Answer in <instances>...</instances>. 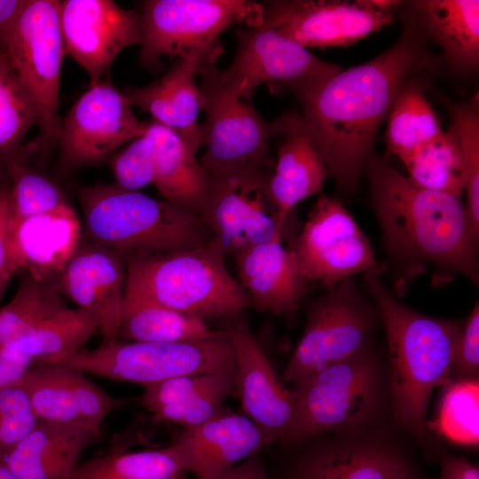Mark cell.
<instances>
[{"instance_id":"cell-1","label":"cell","mask_w":479,"mask_h":479,"mask_svg":"<svg viewBox=\"0 0 479 479\" xmlns=\"http://www.w3.org/2000/svg\"><path fill=\"white\" fill-rule=\"evenodd\" d=\"M412 5L396 43L374 59L294 89L302 117L338 189L351 194L374 153L379 128L402 89L429 74L437 60Z\"/></svg>"},{"instance_id":"cell-2","label":"cell","mask_w":479,"mask_h":479,"mask_svg":"<svg viewBox=\"0 0 479 479\" xmlns=\"http://www.w3.org/2000/svg\"><path fill=\"white\" fill-rule=\"evenodd\" d=\"M385 248L404 277L434 269L478 286V238L459 197L423 187L373 153L365 164Z\"/></svg>"},{"instance_id":"cell-3","label":"cell","mask_w":479,"mask_h":479,"mask_svg":"<svg viewBox=\"0 0 479 479\" xmlns=\"http://www.w3.org/2000/svg\"><path fill=\"white\" fill-rule=\"evenodd\" d=\"M364 283L386 331L395 416L404 427L423 436L431 393L452 372L463 325L412 310L390 293L378 274L365 273Z\"/></svg>"},{"instance_id":"cell-4","label":"cell","mask_w":479,"mask_h":479,"mask_svg":"<svg viewBox=\"0 0 479 479\" xmlns=\"http://www.w3.org/2000/svg\"><path fill=\"white\" fill-rule=\"evenodd\" d=\"M212 239L187 250L125 255L122 319L133 309L157 305L201 318H228L250 307Z\"/></svg>"},{"instance_id":"cell-5","label":"cell","mask_w":479,"mask_h":479,"mask_svg":"<svg viewBox=\"0 0 479 479\" xmlns=\"http://www.w3.org/2000/svg\"><path fill=\"white\" fill-rule=\"evenodd\" d=\"M79 198L87 240L123 256L192 249L213 239L199 214L139 191L96 185Z\"/></svg>"},{"instance_id":"cell-6","label":"cell","mask_w":479,"mask_h":479,"mask_svg":"<svg viewBox=\"0 0 479 479\" xmlns=\"http://www.w3.org/2000/svg\"><path fill=\"white\" fill-rule=\"evenodd\" d=\"M85 374L145 387L184 375L235 373L233 345L224 330L202 339L174 343L104 339L60 364Z\"/></svg>"},{"instance_id":"cell-7","label":"cell","mask_w":479,"mask_h":479,"mask_svg":"<svg viewBox=\"0 0 479 479\" xmlns=\"http://www.w3.org/2000/svg\"><path fill=\"white\" fill-rule=\"evenodd\" d=\"M140 61L156 67L163 56L213 65L222 53L220 35L235 23H263V4L245 0H150L140 13Z\"/></svg>"},{"instance_id":"cell-8","label":"cell","mask_w":479,"mask_h":479,"mask_svg":"<svg viewBox=\"0 0 479 479\" xmlns=\"http://www.w3.org/2000/svg\"><path fill=\"white\" fill-rule=\"evenodd\" d=\"M59 4L55 0H27L4 47L35 109L39 135L30 147L43 153L58 144L62 123L58 106L66 52Z\"/></svg>"},{"instance_id":"cell-9","label":"cell","mask_w":479,"mask_h":479,"mask_svg":"<svg viewBox=\"0 0 479 479\" xmlns=\"http://www.w3.org/2000/svg\"><path fill=\"white\" fill-rule=\"evenodd\" d=\"M295 422L287 444L366 421L379 397L376 363L366 349L294 381Z\"/></svg>"},{"instance_id":"cell-10","label":"cell","mask_w":479,"mask_h":479,"mask_svg":"<svg viewBox=\"0 0 479 479\" xmlns=\"http://www.w3.org/2000/svg\"><path fill=\"white\" fill-rule=\"evenodd\" d=\"M267 168L237 169L208 174V188L199 213L224 255L272 239L283 232L271 199Z\"/></svg>"},{"instance_id":"cell-11","label":"cell","mask_w":479,"mask_h":479,"mask_svg":"<svg viewBox=\"0 0 479 479\" xmlns=\"http://www.w3.org/2000/svg\"><path fill=\"white\" fill-rule=\"evenodd\" d=\"M238 50L225 71L209 67L214 78L250 103L259 85L290 90L328 78L342 70L324 61L274 28L262 24L240 28Z\"/></svg>"},{"instance_id":"cell-12","label":"cell","mask_w":479,"mask_h":479,"mask_svg":"<svg viewBox=\"0 0 479 479\" xmlns=\"http://www.w3.org/2000/svg\"><path fill=\"white\" fill-rule=\"evenodd\" d=\"M288 247L306 283L327 289L357 273L380 275L384 269L349 213L337 199L326 195L318 198Z\"/></svg>"},{"instance_id":"cell-13","label":"cell","mask_w":479,"mask_h":479,"mask_svg":"<svg viewBox=\"0 0 479 479\" xmlns=\"http://www.w3.org/2000/svg\"><path fill=\"white\" fill-rule=\"evenodd\" d=\"M199 87L206 120L201 126L205 153L199 160L208 174L246 168L271 169V135L258 112L219 83L209 66L200 71Z\"/></svg>"},{"instance_id":"cell-14","label":"cell","mask_w":479,"mask_h":479,"mask_svg":"<svg viewBox=\"0 0 479 479\" xmlns=\"http://www.w3.org/2000/svg\"><path fill=\"white\" fill-rule=\"evenodd\" d=\"M372 326L371 312L350 279L329 288L311 303L282 380L294 382L366 349Z\"/></svg>"},{"instance_id":"cell-15","label":"cell","mask_w":479,"mask_h":479,"mask_svg":"<svg viewBox=\"0 0 479 479\" xmlns=\"http://www.w3.org/2000/svg\"><path fill=\"white\" fill-rule=\"evenodd\" d=\"M146 129L123 92L108 78L101 80L90 85L61 123L58 144L62 166L75 169L97 164Z\"/></svg>"},{"instance_id":"cell-16","label":"cell","mask_w":479,"mask_h":479,"mask_svg":"<svg viewBox=\"0 0 479 479\" xmlns=\"http://www.w3.org/2000/svg\"><path fill=\"white\" fill-rule=\"evenodd\" d=\"M393 20L391 12L376 10L368 0L273 1L263 4V24L306 49L349 46Z\"/></svg>"},{"instance_id":"cell-17","label":"cell","mask_w":479,"mask_h":479,"mask_svg":"<svg viewBox=\"0 0 479 479\" xmlns=\"http://www.w3.org/2000/svg\"><path fill=\"white\" fill-rule=\"evenodd\" d=\"M59 14L65 52L89 75L90 83L102 80L118 54L140 43V14L112 0L59 1Z\"/></svg>"},{"instance_id":"cell-18","label":"cell","mask_w":479,"mask_h":479,"mask_svg":"<svg viewBox=\"0 0 479 479\" xmlns=\"http://www.w3.org/2000/svg\"><path fill=\"white\" fill-rule=\"evenodd\" d=\"M15 386L24 390L38 420L87 428L101 436L106 416L131 401L62 365L35 366Z\"/></svg>"},{"instance_id":"cell-19","label":"cell","mask_w":479,"mask_h":479,"mask_svg":"<svg viewBox=\"0 0 479 479\" xmlns=\"http://www.w3.org/2000/svg\"><path fill=\"white\" fill-rule=\"evenodd\" d=\"M225 318L224 329L233 345L237 392L242 409L274 443L287 444L295 422L293 394L279 380L240 314Z\"/></svg>"},{"instance_id":"cell-20","label":"cell","mask_w":479,"mask_h":479,"mask_svg":"<svg viewBox=\"0 0 479 479\" xmlns=\"http://www.w3.org/2000/svg\"><path fill=\"white\" fill-rule=\"evenodd\" d=\"M74 208L11 223L5 257L0 270V302L16 275L28 274L55 282L82 239Z\"/></svg>"},{"instance_id":"cell-21","label":"cell","mask_w":479,"mask_h":479,"mask_svg":"<svg viewBox=\"0 0 479 479\" xmlns=\"http://www.w3.org/2000/svg\"><path fill=\"white\" fill-rule=\"evenodd\" d=\"M125 279L121 253L81 240L54 283L62 295L95 317L104 339H112L122 322Z\"/></svg>"},{"instance_id":"cell-22","label":"cell","mask_w":479,"mask_h":479,"mask_svg":"<svg viewBox=\"0 0 479 479\" xmlns=\"http://www.w3.org/2000/svg\"><path fill=\"white\" fill-rule=\"evenodd\" d=\"M272 443L249 418L222 409L207 421L185 429L167 448L184 472L213 479Z\"/></svg>"},{"instance_id":"cell-23","label":"cell","mask_w":479,"mask_h":479,"mask_svg":"<svg viewBox=\"0 0 479 479\" xmlns=\"http://www.w3.org/2000/svg\"><path fill=\"white\" fill-rule=\"evenodd\" d=\"M270 128L277 162L268 189L279 217L286 221L300 201L321 193L329 173L301 114L287 112Z\"/></svg>"},{"instance_id":"cell-24","label":"cell","mask_w":479,"mask_h":479,"mask_svg":"<svg viewBox=\"0 0 479 479\" xmlns=\"http://www.w3.org/2000/svg\"><path fill=\"white\" fill-rule=\"evenodd\" d=\"M285 479H416L410 460L396 448L371 440H344L302 452Z\"/></svg>"},{"instance_id":"cell-25","label":"cell","mask_w":479,"mask_h":479,"mask_svg":"<svg viewBox=\"0 0 479 479\" xmlns=\"http://www.w3.org/2000/svg\"><path fill=\"white\" fill-rule=\"evenodd\" d=\"M283 232L235 255L240 281L250 303L276 315L296 310L308 284L292 250L283 245Z\"/></svg>"},{"instance_id":"cell-26","label":"cell","mask_w":479,"mask_h":479,"mask_svg":"<svg viewBox=\"0 0 479 479\" xmlns=\"http://www.w3.org/2000/svg\"><path fill=\"white\" fill-rule=\"evenodd\" d=\"M102 438L87 428L38 420L0 460L20 479H67L82 453Z\"/></svg>"},{"instance_id":"cell-27","label":"cell","mask_w":479,"mask_h":479,"mask_svg":"<svg viewBox=\"0 0 479 479\" xmlns=\"http://www.w3.org/2000/svg\"><path fill=\"white\" fill-rule=\"evenodd\" d=\"M203 67L197 59H178L159 80L122 91L132 106L150 113L153 120L178 134L196 153L202 145L198 123L202 100L195 78Z\"/></svg>"},{"instance_id":"cell-28","label":"cell","mask_w":479,"mask_h":479,"mask_svg":"<svg viewBox=\"0 0 479 479\" xmlns=\"http://www.w3.org/2000/svg\"><path fill=\"white\" fill-rule=\"evenodd\" d=\"M154 145L155 178L164 200L197 214L204 203L208 177L196 158V152L175 131L155 120L145 131Z\"/></svg>"},{"instance_id":"cell-29","label":"cell","mask_w":479,"mask_h":479,"mask_svg":"<svg viewBox=\"0 0 479 479\" xmlns=\"http://www.w3.org/2000/svg\"><path fill=\"white\" fill-rule=\"evenodd\" d=\"M428 38L443 49L445 60L459 72L479 64V1L420 0L412 3Z\"/></svg>"},{"instance_id":"cell-30","label":"cell","mask_w":479,"mask_h":479,"mask_svg":"<svg viewBox=\"0 0 479 479\" xmlns=\"http://www.w3.org/2000/svg\"><path fill=\"white\" fill-rule=\"evenodd\" d=\"M428 82L425 75L410 81L397 95L387 118L388 151L404 164L443 130L425 96Z\"/></svg>"},{"instance_id":"cell-31","label":"cell","mask_w":479,"mask_h":479,"mask_svg":"<svg viewBox=\"0 0 479 479\" xmlns=\"http://www.w3.org/2000/svg\"><path fill=\"white\" fill-rule=\"evenodd\" d=\"M98 329V322L90 313L67 308L5 347L28 355L35 366L60 365L83 349Z\"/></svg>"},{"instance_id":"cell-32","label":"cell","mask_w":479,"mask_h":479,"mask_svg":"<svg viewBox=\"0 0 479 479\" xmlns=\"http://www.w3.org/2000/svg\"><path fill=\"white\" fill-rule=\"evenodd\" d=\"M67 308L54 282L21 274L13 297L0 307V348L12 344Z\"/></svg>"},{"instance_id":"cell-33","label":"cell","mask_w":479,"mask_h":479,"mask_svg":"<svg viewBox=\"0 0 479 479\" xmlns=\"http://www.w3.org/2000/svg\"><path fill=\"white\" fill-rule=\"evenodd\" d=\"M204 319L157 305H143L125 314L118 334L129 342L174 343L212 334Z\"/></svg>"},{"instance_id":"cell-34","label":"cell","mask_w":479,"mask_h":479,"mask_svg":"<svg viewBox=\"0 0 479 479\" xmlns=\"http://www.w3.org/2000/svg\"><path fill=\"white\" fill-rule=\"evenodd\" d=\"M409 177L432 190L461 197L467 176L459 147L449 130H442L404 164Z\"/></svg>"},{"instance_id":"cell-35","label":"cell","mask_w":479,"mask_h":479,"mask_svg":"<svg viewBox=\"0 0 479 479\" xmlns=\"http://www.w3.org/2000/svg\"><path fill=\"white\" fill-rule=\"evenodd\" d=\"M36 125L34 104L0 49V170L22 152V143L30 129Z\"/></svg>"},{"instance_id":"cell-36","label":"cell","mask_w":479,"mask_h":479,"mask_svg":"<svg viewBox=\"0 0 479 479\" xmlns=\"http://www.w3.org/2000/svg\"><path fill=\"white\" fill-rule=\"evenodd\" d=\"M168 448L112 452L79 464L67 479H185Z\"/></svg>"},{"instance_id":"cell-37","label":"cell","mask_w":479,"mask_h":479,"mask_svg":"<svg viewBox=\"0 0 479 479\" xmlns=\"http://www.w3.org/2000/svg\"><path fill=\"white\" fill-rule=\"evenodd\" d=\"M6 176L11 183V223L73 208L55 183L26 164L22 152L7 166Z\"/></svg>"},{"instance_id":"cell-38","label":"cell","mask_w":479,"mask_h":479,"mask_svg":"<svg viewBox=\"0 0 479 479\" xmlns=\"http://www.w3.org/2000/svg\"><path fill=\"white\" fill-rule=\"evenodd\" d=\"M449 131L463 157L467 182L465 209L472 229L479 235V111L478 102H448Z\"/></svg>"},{"instance_id":"cell-39","label":"cell","mask_w":479,"mask_h":479,"mask_svg":"<svg viewBox=\"0 0 479 479\" xmlns=\"http://www.w3.org/2000/svg\"><path fill=\"white\" fill-rule=\"evenodd\" d=\"M438 429L449 439L465 444L479 440V383L477 378L451 384L445 390L437 419Z\"/></svg>"},{"instance_id":"cell-40","label":"cell","mask_w":479,"mask_h":479,"mask_svg":"<svg viewBox=\"0 0 479 479\" xmlns=\"http://www.w3.org/2000/svg\"><path fill=\"white\" fill-rule=\"evenodd\" d=\"M237 392L236 376H228L215 386L175 404L157 409L155 416L183 426L196 427L218 413L225 398Z\"/></svg>"},{"instance_id":"cell-41","label":"cell","mask_w":479,"mask_h":479,"mask_svg":"<svg viewBox=\"0 0 479 479\" xmlns=\"http://www.w3.org/2000/svg\"><path fill=\"white\" fill-rule=\"evenodd\" d=\"M116 185L128 191H139L154 183V145L145 132L116 153L110 164Z\"/></svg>"},{"instance_id":"cell-42","label":"cell","mask_w":479,"mask_h":479,"mask_svg":"<svg viewBox=\"0 0 479 479\" xmlns=\"http://www.w3.org/2000/svg\"><path fill=\"white\" fill-rule=\"evenodd\" d=\"M228 376L236 374L222 373L169 378L145 387L139 403L153 413L161 407L184 402L215 386Z\"/></svg>"},{"instance_id":"cell-43","label":"cell","mask_w":479,"mask_h":479,"mask_svg":"<svg viewBox=\"0 0 479 479\" xmlns=\"http://www.w3.org/2000/svg\"><path fill=\"white\" fill-rule=\"evenodd\" d=\"M37 421L20 387L12 386L0 390V452L19 443Z\"/></svg>"},{"instance_id":"cell-44","label":"cell","mask_w":479,"mask_h":479,"mask_svg":"<svg viewBox=\"0 0 479 479\" xmlns=\"http://www.w3.org/2000/svg\"><path fill=\"white\" fill-rule=\"evenodd\" d=\"M452 371L475 376L479 371V304L475 303L459 336Z\"/></svg>"},{"instance_id":"cell-45","label":"cell","mask_w":479,"mask_h":479,"mask_svg":"<svg viewBox=\"0 0 479 479\" xmlns=\"http://www.w3.org/2000/svg\"><path fill=\"white\" fill-rule=\"evenodd\" d=\"M31 357L11 347L0 348V390L15 386L32 368Z\"/></svg>"},{"instance_id":"cell-46","label":"cell","mask_w":479,"mask_h":479,"mask_svg":"<svg viewBox=\"0 0 479 479\" xmlns=\"http://www.w3.org/2000/svg\"><path fill=\"white\" fill-rule=\"evenodd\" d=\"M213 479H270L258 453L252 454Z\"/></svg>"},{"instance_id":"cell-47","label":"cell","mask_w":479,"mask_h":479,"mask_svg":"<svg viewBox=\"0 0 479 479\" xmlns=\"http://www.w3.org/2000/svg\"><path fill=\"white\" fill-rule=\"evenodd\" d=\"M439 479H479V468L464 458L444 455Z\"/></svg>"},{"instance_id":"cell-48","label":"cell","mask_w":479,"mask_h":479,"mask_svg":"<svg viewBox=\"0 0 479 479\" xmlns=\"http://www.w3.org/2000/svg\"><path fill=\"white\" fill-rule=\"evenodd\" d=\"M11 228V183L7 177L0 185V270L5 257Z\"/></svg>"},{"instance_id":"cell-49","label":"cell","mask_w":479,"mask_h":479,"mask_svg":"<svg viewBox=\"0 0 479 479\" xmlns=\"http://www.w3.org/2000/svg\"><path fill=\"white\" fill-rule=\"evenodd\" d=\"M27 0H0V49L5 42Z\"/></svg>"},{"instance_id":"cell-50","label":"cell","mask_w":479,"mask_h":479,"mask_svg":"<svg viewBox=\"0 0 479 479\" xmlns=\"http://www.w3.org/2000/svg\"><path fill=\"white\" fill-rule=\"evenodd\" d=\"M0 479H20L0 460Z\"/></svg>"},{"instance_id":"cell-51","label":"cell","mask_w":479,"mask_h":479,"mask_svg":"<svg viewBox=\"0 0 479 479\" xmlns=\"http://www.w3.org/2000/svg\"><path fill=\"white\" fill-rule=\"evenodd\" d=\"M7 179V176H6V173L3 172L0 170V185L5 180Z\"/></svg>"}]
</instances>
